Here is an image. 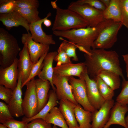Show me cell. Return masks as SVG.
Returning a JSON list of instances; mask_svg holds the SVG:
<instances>
[{
	"mask_svg": "<svg viewBox=\"0 0 128 128\" xmlns=\"http://www.w3.org/2000/svg\"><path fill=\"white\" fill-rule=\"evenodd\" d=\"M53 85L58 100L66 99L77 105L72 92V87L69 82V77L57 75L54 73L52 78Z\"/></svg>",
	"mask_w": 128,
	"mask_h": 128,
	"instance_id": "9c48e42d",
	"label": "cell"
},
{
	"mask_svg": "<svg viewBox=\"0 0 128 128\" xmlns=\"http://www.w3.org/2000/svg\"><path fill=\"white\" fill-rule=\"evenodd\" d=\"M122 57L126 64V76L128 79V54L122 55Z\"/></svg>",
	"mask_w": 128,
	"mask_h": 128,
	"instance_id": "b9f144b4",
	"label": "cell"
},
{
	"mask_svg": "<svg viewBox=\"0 0 128 128\" xmlns=\"http://www.w3.org/2000/svg\"><path fill=\"white\" fill-rule=\"evenodd\" d=\"M18 59L17 58L10 65L6 68L0 67V85L13 91L18 83L19 71L18 68Z\"/></svg>",
	"mask_w": 128,
	"mask_h": 128,
	"instance_id": "8fae6325",
	"label": "cell"
},
{
	"mask_svg": "<svg viewBox=\"0 0 128 128\" xmlns=\"http://www.w3.org/2000/svg\"><path fill=\"white\" fill-rule=\"evenodd\" d=\"M74 112L80 128H91V112L85 110L79 104L76 105Z\"/></svg>",
	"mask_w": 128,
	"mask_h": 128,
	"instance_id": "d4e9b609",
	"label": "cell"
},
{
	"mask_svg": "<svg viewBox=\"0 0 128 128\" xmlns=\"http://www.w3.org/2000/svg\"><path fill=\"white\" fill-rule=\"evenodd\" d=\"M78 5L86 4L96 9L104 11L106 8L105 5L99 0H78L74 1Z\"/></svg>",
	"mask_w": 128,
	"mask_h": 128,
	"instance_id": "74e56055",
	"label": "cell"
},
{
	"mask_svg": "<svg viewBox=\"0 0 128 128\" xmlns=\"http://www.w3.org/2000/svg\"><path fill=\"white\" fill-rule=\"evenodd\" d=\"M56 9V14L52 28L53 31H66L88 26V23L75 12L58 6Z\"/></svg>",
	"mask_w": 128,
	"mask_h": 128,
	"instance_id": "3957f363",
	"label": "cell"
},
{
	"mask_svg": "<svg viewBox=\"0 0 128 128\" xmlns=\"http://www.w3.org/2000/svg\"><path fill=\"white\" fill-rule=\"evenodd\" d=\"M84 57L87 73L91 79L95 80L100 72L104 70L114 72L123 80L125 79L120 66L119 55L115 51L92 49L89 54H85Z\"/></svg>",
	"mask_w": 128,
	"mask_h": 128,
	"instance_id": "6da1fadb",
	"label": "cell"
},
{
	"mask_svg": "<svg viewBox=\"0 0 128 128\" xmlns=\"http://www.w3.org/2000/svg\"><path fill=\"white\" fill-rule=\"evenodd\" d=\"M57 0H56L54 1H52L51 2V4L53 8L56 9L58 6H57L56 2Z\"/></svg>",
	"mask_w": 128,
	"mask_h": 128,
	"instance_id": "f6af8a7d",
	"label": "cell"
},
{
	"mask_svg": "<svg viewBox=\"0 0 128 128\" xmlns=\"http://www.w3.org/2000/svg\"><path fill=\"white\" fill-rule=\"evenodd\" d=\"M15 0H0V14H6L14 11Z\"/></svg>",
	"mask_w": 128,
	"mask_h": 128,
	"instance_id": "836d02e7",
	"label": "cell"
},
{
	"mask_svg": "<svg viewBox=\"0 0 128 128\" xmlns=\"http://www.w3.org/2000/svg\"><path fill=\"white\" fill-rule=\"evenodd\" d=\"M94 81L100 94L104 99L105 101L112 99L114 95V91L99 77Z\"/></svg>",
	"mask_w": 128,
	"mask_h": 128,
	"instance_id": "f1b7e54d",
	"label": "cell"
},
{
	"mask_svg": "<svg viewBox=\"0 0 128 128\" xmlns=\"http://www.w3.org/2000/svg\"><path fill=\"white\" fill-rule=\"evenodd\" d=\"M104 19L122 22L120 0H110V5L103 11Z\"/></svg>",
	"mask_w": 128,
	"mask_h": 128,
	"instance_id": "cb8c5ba5",
	"label": "cell"
},
{
	"mask_svg": "<svg viewBox=\"0 0 128 128\" xmlns=\"http://www.w3.org/2000/svg\"><path fill=\"white\" fill-rule=\"evenodd\" d=\"M120 5L122 22L128 29V0H120Z\"/></svg>",
	"mask_w": 128,
	"mask_h": 128,
	"instance_id": "8d00e7d4",
	"label": "cell"
},
{
	"mask_svg": "<svg viewBox=\"0 0 128 128\" xmlns=\"http://www.w3.org/2000/svg\"><path fill=\"white\" fill-rule=\"evenodd\" d=\"M100 1L105 5L106 7L110 5V0H100Z\"/></svg>",
	"mask_w": 128,
	"mask_h": 128,
	"instance_id": "ee69618b",
	"label": "cell"
},
{
	"mask_svg": "<svg viewBox=\"0 0 128 128\" xmlns=\"http://www.w3.org/2000/svg\"><path fill=\"white\" fill-rule=\"evenodd\" d=\"M84 79L87 86L88 100L91 105L95 109L98 110L105 100L100 94L96 81L91 79L87 73L85 74Z\"/></svg>",
	"mask_w": 128,
	"mask_h": 128,
	"instance_id": "2e32d148",
	"label": "cell"
},
{
	"mask_svg": "<svg viewBox=\"0 0 128 128\" xmlns=\"http://www.w3.org/2000/svg\"><path fill=\"white\" fill-rule=\"evenodd\" d=\"M14 11L18 13L29 24L41 19L39 16L38 9L21 8L15 7Z\"/></svg>",
	"mask_w": 128,
	"mask_h": 128,
	"instance_id": "83f0119b",
	"label": "cell"
},
{
	"mask_svg": "<svg viewBox=\"0 0 128 128\" xmlns=\"http://www.w3.org/2000/svg\"><path fill=\"white\" fill-rule=\"evenodd\" d=\"M44 120L48 123L62 128H69L59 108L56 106L52 109L46 115Z\"/></svg>",
	"mask_w": 128,
	"mask_h": 128,
	"instance_id": "484cf974",
	"label": "cell"
},
{
	"mask_svg": "<svg viewBox=\"0 0 128 128\" xmlns=\"http://www.w3.org/2000/svg\"><path fill=\"white\" fill-rule=\"evenodd\" d=\"M16 7L24 8L38 9L39 5L37 0H16Z\"/></svg>",
	"mask_w": 128,
	"mask_h": 128,
	"instance_id": "d6a6232c",
	"label": "cell"
},
{
	"mask_svg": "<svg viewBox=\"0 0 128 128\" xmlns=\"http://www.w3.org/2000/svg\"><path fill=\"white\" fill-rule=\"evenodd\" d=\"M123 25L121 22H114L105 27L95 41L93 49L106 50L112 47L117 41L118 32Z\"/></svg>",
	"mask_w": 128,
	"mask_h": 128,
	"instance_id": "5b68a950",
	"label": "cell"
},
{
	"mask_svg": "<svg viewBox=\"0 0 128 128\" xmlns=\"http://www.w3.org/2000/svg\"><path fill=\"white\" fill-rule=\"evenodd\" d=\"M23 44V48L19 53L18 64V69L21 75L22 84L28 78L34 64L31 59L26 43Z\"/></svg>",
	"mask_w": 128,
	"mask_h": 128,
	"instance_id": "e0dca14e",
	"label": "cell"
},
{
	"mask_svg": "<svg viewBox=\"0 0 128 128\" xmlns=\"http://www.w3.org/2000/svg\"><path fill=\"white\" fill-rule=\"evenodd\" d=\"M59 39L63 40L60 45L59 47L62 49L67 55L72 60L77 61L78 59L76 53V50L78 48L77 45L75 43L69 41H67L59 37Z\"/></svg>",
	"mask_w": 128,
	"mask_h": 128,
	"instance_id": "f546056e",
	"label": "cell"
},
{
	"mask_svg": "<svg viewBox=\"0 0 128 128\" xmlns=\"http://www.w3.org/2000/svg\"><path fill=\"white\" fill-rule=\"evenodd\" d=\"M27 128H52L51 124L41 118H36L28 123Z\"/></svg>",
	"mask_w": 128,
	"mask_h": 128,
	"instance_id": "f35d334b",
	"label": "cell"
},
{
	"mask_svg": "<svg viewBox=\"0 0 128 128\" xmlns=\"http://www.w3.org/2000/svg\"><path fill=\"white\" fill-rule=\"evenodd\" d=\"M113 22L111 20L105 19L96 27H87L66 31H53V33L56 36L67 39L90 53L93 48L94 42L100 32Z\"/></svg>",
	"mask_w": 128,
	"mask_h": 128,
	"instance_id": "7a4b0ae2",
	"label": "cell"
},
{
	"mask_svg": "<svg viewBox=\"0 0 128 128\" xmlns=\"http://www.w3.org/2000/svg\"><path fill=\"white\" fill-rule=\"evenodd\" d=\"M21 50L16 38L4 28L0 27V67L5 68L10 65Z\"/></svg>",
	"mask_w": 128,
	"mask_h": 128,
	"instance_id": "277c9868",
	"label": "cell"
},
{
	"mask_svg": "<svg viewBox=\"0 0 128 128\" xmlns=\"http://www.w3.org/2000/svg\"><path fill=\"white\" fill-rule=\"evenodd\" d=\"M53 69L54 73L59 75L67 77L76 76L84 80L85 76L87 73L84 62L56 65Z\"/></svg>",
	"mask_w": 128,
	"mask_h": 128,
	"instance_id": "7c38bea8",
	"label": "cell"
},
{
	"mask_svg": "<svg viewBox=\"0 0 128 128\" xmlns=\"http://www.w3.org/2000/svg\"><path fill=\"white\" fill-rule=\"evenodd\" d=\"M46 53L41 57L38 61L34 64L31 71L29 76L27 80L22 85V88L28 82L34 78L35 77L38 76L41 72L43 66V62L44 58L47 54Z\"/></svg>",
	"mask_w": 128,
	"mask_h": 128,
	"instance_id": "4dcf8cb0",
	"label": "cell"
},
{
	"mask_svg": "<svg viewBox=\"0 0 128 128\" xmlns=\"http://www.w3.org/2000/svg\"><path fill=\"white\" fill-rule=\"evenodd\" d=\"M21 40L23 44L26 43L31 59L34 64L44 55L48 53L49 45L35 42L32 39L30 33L23 34Z\"/></svg>",
	"mask_w": 128,
	"mask_h": 128,
	"instance_id": "30bf717a",
	"label": "cell"
},
{
	"mask_svg": "<svg viewBox=\"0 0 128 128\" xmlns=\"http://www.w3.org/2000/svg\"><path fill=\"white\" fill-rule=\"evenodd\" d=\"M128 111V105H123L117 102L111 109L109 119L103 128H109L113 124L120 125L124 128H127L125 115Z\"/></svg>",
	"mask_w": 128,
	"mask_h": 128,
	"instance_id": "ac0fdd59",
	"label": "cell"
},
{
	"mask_svg": "<svg viewBox=\"0 0 128 128\" xmlns=\"http://www.w3.org/2000/svg\"><path fill=\"white\" fill-rule=\"evenodd\" d=\"M14 119L8 105L3 102L0 101V120Z\"/></svg>",
	"mask_w": 128,
	"mask_h": 128,
	"instance_id": "ab89813d",
	"label": "cell"
},
{
	"mask_svg": "<svg viewBox=\"0 0 128 128\" xmlns=\"http://www.w3.org/2000/svg\"><path fill=\"white\" fill-rule=\"evenodd\" d=\"M0 128H9L4 124L0 123Z\"/></svg>",
	"mask_w": 128,
	"mask_h": 128,
	"instance_id": "7dc6e473",
	"label": "cell"
},
{
	"mask_svg": "<svg viewBox=\"0 0 128 128\" xmlns=\"http://www.w3.org/2000/svg\"><path fill=\"white\" fill-rule=\"evenodd\" d=\"M114 103L113 99L105 101L99 109L91 112V128H103L109 119Z\"/></svg>",
	"mask_w": 128,
	"mask_h": 128,
	"instance_id": "4fadbf2b",
	"label": "cell"
},
{
	"mask_svg": "<svg viewBox=\"0 0 128 128\" xmlns=\"http://www.w3.org/2000/svg\"><path fill=\"white\" fill-rule=\"evenodd\" d=\"M58 99L55 91L53 90L49 91L48 101L42 109L34 117L27 118L24 117L22 120L28 123L32 120L36 118H41L44 120L46 115L50 110L58 105Z\"/></svg>",
	"mask_w": 128,
	"mask_h": 128,
	"instance_id": "603a6c76",
	"label": "cell"
},
{
	"mask_svg": "<svg viewBox=\"0 0 128 128\" xmlns=\"http://www.w3.org/2000/svg\"><path fill=\"white\" fill-rule=\"evenodd\" d=\"M13 92L12 90L0 85V99L7 104L12 96Z\"/></svg>",
	"mask_w": 128,
	"mask_h": 128,
	"instance_id": "60d3db41",
	"label": "cell"
},
{
	"mask_svg": "<svg viewBox=\"0 0 128 128\" xmlns=\"http://www.w3.org/2000/svg\"><path fill=\"white\" fill-rule=\"evenodd\" d=\"M59 104V108L69 128H80L74 112V108L76 105L66 99L60 100Z\"/></svg>",
	"mask_w": 128,
	"mask_h": 128,
	"instance_id": "ffe728a7",
	"label": "cell"
},
{
	"mask_svg": "<svg viewBox=\"0 0 128 128\" xmlns=\"http://www.w3.org/2000/svg\"><path fill=\"white\" fill-rule=\"evenodd\" d=\"M52 128H58L56 126L54 125L52 127Z\"/></svg>",
	"mask_w": 128,
	"mask_h": 128,
	"instance_id": "c3c4849f",
	"label": "cell"
},
{
	"mask_svg": "<svg viewBox=\"0 0 128 128\" xmlns=\"http://www.w3.org/2000/svg\"><path fill=\"white\" fill-rule=\"evenodd\" d=\"M69 82L72 87V92L77 103L85 110L92 112L96 110L91 105L88 99L87 87L84 79L69 77Z\"/></svg>",
	"mask_w": 128,
	"mask_h": 128,
	"instance_id": "ba28073f",
	"label": "cell"
},
{
	"mask_svg": "<svg viewBox=\"0 0 128 128\" xmlns=\"http://www.w3.org/2000/svg\"><path fill=\"white\" fill-rule=\"evenodd\" d=\"M57 54L58 52L56 51L48 52L47 53L44 59L43 68L38 76L39 78L49 81L52 89L55 91L56 88L52 81L54 74L53 65L54 58Z\"/></svg>",
	"mask_w": 128,
	"mask_h": 128,
	"instance_id": "44dd1931",
	"label": "cell"
},
{
	"mask_svg": "<svg viewBox=\"0 0 128 128\" xmlns=\"http://www.w3.org/2000/svg\"><path fill=\"white\" fill-rule=\"evenodd\" d=\"M0 21L8 30L14 27L21 26L29 33V24L18 13L14 11L6 14H0Z\"/></svg>",
	"mask_w": 128,
	"mask_h": 128,
	"instance_id": "d6986e66",
	"label": "cell"
},
{
	"mask_svg": "<svg viewBox=\"0 0 128 128\" xmlns=\"http://www.w3.org/2000/svg\"><path fill=\"white\" fill-rule=\"evenodd\" d=\"M0 122L9 128H27L28 123L22 120L19 121L12 119L0 120Z\"/></svg>",
	"mask_w": 128,
	"mask_h": 128,
	"instance_id": "e575fe53",
	"label": "cell"
},
{
	"mask_svg": "<svg viewBox=\"0 0 128 128\" xmlns=\"http://www.w3.org/2000/svg\"><path fill=\"white\" fill-rule=\"evenodd\" d=\"M43 23L44 25L47 27H50L51 25V21L50 20L48 19V18L45 19Z\"/></svg>",
	"mask_w": 128,
	"mask_h": 128,
	"instance_id": "7bdbcfd3",
	"label": "cell"
},
{
	"mask_svg": "<svg viewBox=\"0 0 128 128\" xmlns=\"http://www.w3.org/2000/svg\"><path fill=\"white\" fill-rule=\"evenodd\" d=\"M51 12H49L44 18L29 24V31L31 37L35 42L45 45H55L56 42L51 34H46L43 30L42 24L44 20L50 17Z\"/></svg>",
	"mask_w": 128,
	"mask_h": 128,
	"instance_id": "5bb4252c",
	"label": "cell"
},
{
	"mask_svg": "<svg viewBox=\"0 0 128 128\" xmlns=\"http://www.w3.org/2000/svg\"><path fill=\"white\" fill-rule=\"evenodd\" d=\"M122 90L117 97L116 102L123 105H128V79L123 80Z\"/></svg>",
	"mask_w": 128,
	"mask_h": 128,
	"instance_id": "1f68e13d",
	"label": "cell"
},
{
	"mask_svg": "<svg viewBox=\"0 0 128 128\" xmlns=\"http://www.w3.org/2000/svg\"><path fill=\"white\" fill-rule=\"evenodd\" d=\"M58 54L55 56L54 60L57 62L56 65L72 63L71 58L69 57L65 51L61 48L59 47L57 50Z\"/></svg>",
	"mask_w": 128,
	"mask_h": 128,
	"instance_id": "d590c367",
	"label": "cell"
},
{
	"mask_svg": "<svg viewBox=\"0 0 128 128\" xmlns=\"http://www.w3.org/2000/svg\"><path fill=\"white\" fill-rule=\"evenodd\" d=\"M36 92L38 101V113L47 103L50 84V82L38 78L35 79Z\"/></svg>",
	"mask_w": 128,
	"mask_h": 128,
	"instance_id": "7402d4cb",
	"label": "cell"
},
{
	"mask_svg": "<svg viewBox=\"0 0 128 128\" xmlns=\"http://www.w3.org/2000/svg\"><path fill=\"white\" fill-rule=\"evenodd\" d=\"M125 121L127 126V128H128V114L125 117Z\"/></svg>",
	"mask_w": 128,
	"mask_h": 128,
	"instance_id": "bcb514c9",
	"label": "cell"
},
{
	"mask_svg": "<svg viewBox=\"0 0 128 128\" xmlns=\"http://www.w3.org/2000/svg\"><path fill=\"white\" fill-rule=\"evenodd\" d=\"M68 9L82 17L88 23V27H96L105 20L103 17V11L87 5H78L74 1L72 2Z\"/></svg>",
	"mask_w": 128,
	"mask_h": 128,
	"instance_id": "8992f818",
	"label": "cell"
},
{
	"mask_svg": "<svg viewBox=\"0 0 128 128\" xmlns=\"http://www.w3.org/2000/svg\"><path fill=\"white\" fill-rule=\"evenodd\" d=\"M35 80L34 78L25 85L27 89L23 99L22 107L24 115L27 118H32L38 113V101Z\"/></svg>",
	"mask_w": 128,
	"mask_h": 128,
	"instance_id": "52a82bcc",
	"label": "cell"
},
{
	"mask_svg": "<svg viewBox=\"0 0 128 128\" xmlns=\"http://www.w3.org/2000/svg\"><path fill=\"white\" fill-rule=\"evenodd\" d=\"M21 75L19 76L17 86L13 91L12 96L7 104L12 116L18 117L24 115L22 107V82Z\"/></svg>",
	"mask_w": 128,
	"mask_h": 128,
	"instance_id": "9a60e30c",
	"label": "cell"
},
{
	"mask_svg": "<svg viewBox=\"0 0 128 128\" xmlns=\"http://www.w3.org/2000/svg\"><path fill=\"white\" fill-rule=\"evenodd\" d=\"M98 77L114 91L120 87V77L114 72L107 70L103 71L100 72Z\"/></svg>",
	"mask_w": 128,
	"mask_h": 128,
	"instance_id": "4316f807",
	"label": "cell"
}]
</instances>
